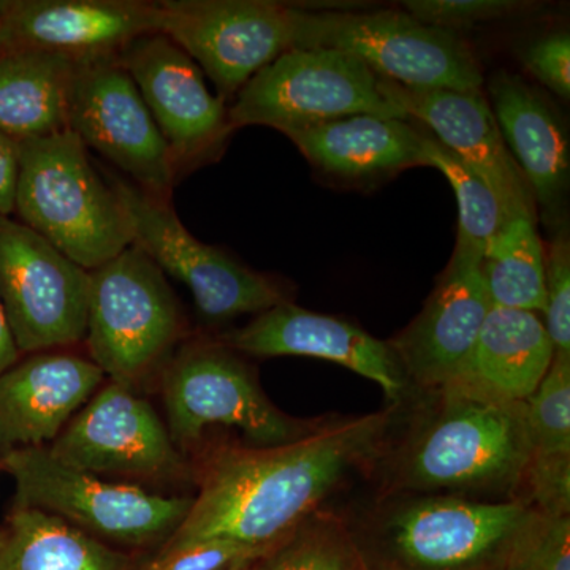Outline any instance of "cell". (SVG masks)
I'll return each mask as SVG.
<instances>
[{
	"label": "cell",
	"instance_id": "cell-2",
	"mask_svg": "<svg viewBox=\"0 0 570 570\" xmlns=\"http://www.w3.org/2000/svg\"><path fill=\"white\" fill-rule=\"evenodd\" d=\"M14 213L86 272L134 245L132 225L89 149L71 130L18 142Z\"/></svg>",
	"mask_w": 570,
	"mask_h": 570
},
{
	"label": "cell",
	"instance_id": "cell-4",
	"mask_svg": "<svg viewBox=\"0 0 570 570\" xmlns=\"http://www.w3.org/2000/svg\"><path fill=\"white\" fill-rule=\"evenodd\" d=\"M534 513L521 501L412 498L354 542L366 570H502Z\"/></svg>",
	"mask_w": 570,
	"mask_h": 570
},
{
	"label": "cell",
	"instance_id": "cell-26",
	"mask_svg": "<svg viewBox=\"0 0 570 570\" xmlns=\"http://www.w3.org/2000/svg\"><path fill=\"white\" fill-rule=\"evenodd\" d=\"M491 306L546 314V250L538 220L513 216L483 247Z\"/></svg>",
	"mask_w": 570,
	"mask_h": 570
},
{
	"label": "cell",
	"instance_id": "cell-32",
	"mask_svg": "<svg viewBox=\"0 0 570 570\" xmlns=\"http://www.w3.org/2000/svg\"><path fill=\"white\" fill-rule=\"evenodd\" d=\"M546 330L557 354L570 355V243L561 224L546 254Z\"/></svg>",
	"mask_w": 570,
	"mask_h": 570
},
{
	"label": "cell",
	"instance_id": "cell-31",
	"mask_svg": "<svg viewBox=\"0 0 570 570\" xmlns=\"http://www.w3.org/2000/svg\"><path fill=\"white\" fill-rule=\"evenodd\" d=\"M406 13L422 24L455 31L528 13L534 7L517 0H407Z\"/></svg>",
	"mask_w": 570,
	"mask_h": 570
},
{
	"label": "cell",
	"instance_id": "cell-30",
	"mask_svg": "<svg viewBox=\"0 0 570 570\" xmlns=\"http://www.w3.org/2000/svg\"><path fill=\"white\" fill-rule=\"evenodd\" d=\"M502 570H570V515L535 512Z\"/></svg>",
	"mask_w": 570,
	"mask_h": 570
},
{
	"label": "cell",
	"instance_id": "cell-14",
	"mask_svg": "<svg viewBox=\"0 0 570 570\" xmlns=\"http://www.w3.org/2000/svg\"><path fill=\"white\" fill-rule=\"evenodd\" d=\"M174 157L179 178L216 159L230 137L228 107L213 96L205 75L164 33L132 41L119 56Z\"/></svg>",
	"mask_w": 570,
	"mask_h": 570
},
{
	"label": "cell",
	"instance_id": "cell-28",
	"mask_svg": "<svg viewBox=\"0 0 570 570\" xmlns=\"http://www.w3.org/2000/svg\"><path fill=\"white\" fill-rule=\"evenodd\" d=\"M254 570H366L354 538L336 520H306Z\"/></svg>",
	"mask_w": 570,
	"mask_h": 570
},
{
	"label": "cell",
	"instance_id": "cell-1",
	"mask_svg": "<svg viewBox=\"0 0 570 570\" xmlns=\"http://www.w3.org/2000/svg\"><path fill=\"white\" fill-rule=\"evenodd\" d=\"M389 425V412H381L318 426L276 448L224 450L163 551L214 539L275 549L354 469L381 452Z\"/></svg>",
	"mask_w": 570,
	"mask_h": 570
},
{
	"label": "cell",
	"instance_id": "cell-24",
	"mask_svg": "<svg viewBox=\"0 0 570 570\" xmlns=\"http://www.w3.org/2000/svg\"><path fill=\"white\" fill-rule=\"evenodd\" d=\"M80 63L55 52L0 55V130L17 142L69 130Z\"/></svg>",
	"mask_w": 570,
	"mask_h": 570
},
{
	"label": "cell",
	"instance_id": "cell-37",
	"mask_svg": "<svg viewBox=\"0 0 570 570\" xmlns=\"http://www.w3.org/2000/svg\"><path fill=\"white\" fill-rule=\"evenodd\" d=\"M20 351L14 346L13 336H11L2 307H0V374L6 373L9 367L20 360Z\"/></svg>",
	"mask_w": 570,
	"mask_h": 570
},
{
	"label": "cell",
	"instance_id": "cell-21",
	"mask_svg": "<svg viewBox=\"0 0 570 570\" xmlns=\"http://www.w3.org/2000/svg\"><path fill=\"white\" fill-rule=\"evenodd\" d=\"M489 92L491 111L535 206L554 212L569 184V141L560 118L538 89L508 70L490 78Z\"/></svg>",
	"mask_w": 570,
	"mask_h": 570
},
{
	"label": "cell",
	"instance_id": "cell-5",
	"mask_svg": "<svg viewBox=\"0 0 570 570\" xmlns=\"http://www.w3.org/2000/svg\"><path fill=\"white\" fill-rule=\"evenodd\" d=\"M294 48L343 52L407 88L482 92V67L466 41L422 24L406 11L296 7Z\"/></svg>",
	"mask_w": 570,
	"mask_h": 570
},
{
	"label": "cell",
	"instance_id": "cell-12",
	"mask_svg": "<svg viewBox=\"0 0 570 570\" xmlns=\"http://www.w3.org/2000/svg\"><path fill=\"white\" fill-rule=\"evenodd\" d=\"M160 33L234 102L250 78L294 50L296 6L272 0H164Z\"/></svg>",
	"mask_w": 570,
	"mask_h": 570
},
{
	"label": "cell",
	"instance_id": "cell-18",
	"mask_svg": "<svg viewBox=\"0 0 570 570\" xmlns=\"http://www.w3.org/2000/svg\"><path fill=\"white\" fill-rule=\"evenodd\" d=\"M377 86L409 119L426 124L436 140L490 187L508 219L524 216L538 220L530 186L510 156L482 92L407 88L379 75Z\"/></svg>",
	"mask_w": 570,
	"mask_h": 570
},
{
	"label": "cell",
	"instance_id": "cell-27",
	"mask_svg": "<svg viewBox=\"0 0 570 570\" xmlns=\"http://www.w3.org/2000/svg\"><path fill=\"white\" fill-rule=\"evenodd\" d=\"M422 154L428 167L438 168L455 190L459 202V236L485 247L508 216L489 186L442 142L422 134Z\"/></svg>",
	"mask_w": 570,
	"mask_h": 570
},
{
	"label": "cell",
	"instance_id": "cell-10",
	"mask_svg": "<svg viewBox=\"0 0 570 570\" xmlns=\"http://www.w3.org/2000/svg\"><path fill=\"white\" fill-rule=\"evenodd\" d=\"M91 272L21 220L0 216V307L20 354L86 340Z\"/></svg>",
	"mask_w": 570,
	"mask_h": 570
},
{
	"label": "cell",
	"instance_id": "cell-7",
	"mask_svg": "<svg viewBox=\"0 0 570 570\" xmlns=\"http://www.w3.org/2000/svg\"><path fill=\"white\" fill-rule=\"evenodd\" d=\"M0 463L17 487L14 509L51 513L96 539L142 546L170 538L193 505V499L105 482L56 460L45 445L10 450Z\"/></svg>",
	"mask_w": 570,
	"mask_h": 570
},
{
	"label": "cell",
	"instance_id": "cell-38",
	"mask_svg": "<svg viewBox=\"0 0 570 570\" xmlns=\"http://www.w3.org/2000/svg\"><path fill=\"white\" fill-rule=\"evenodd\" d=\"M255 564H257V562H255ZM254 566H250V568H246V569H243V570H254Z\"/></svg>",
	"mask_w": 570,
	"mask_h": 570
},
{
	"label": "cell",
	"instance_id": "cell-6",
	"mask_svg": "<svg viewBox=\"0 0 570 570\" xmlns=\"http://www.w3.org/2000/svg\"><path fill=\"white\" fill-rule=\"evenodd\" d=\"M181 333L175 292L138 247L91 272L86 343L111 382L135 387L170 356Z\"/></svg>",
	"mask_w": 570,
	"mask_h": 570
},
{
	"label": "cell",
	"instance_id": "cell-34",
	"mask_svg": "<svg viewBox=\"0 0 570 570\" xmlns=\"http://www.w3.org/2000/svg\"><path fill=\"white\" fill-rule=\"evenodd\" d=\"M523 480L535 512L570 515V455H531Z\"/></svg>",
	"mask_w": 570,
	"mask_h": 570
},
{
	"label": "cell",
	"instance_id": "cell-19",
	"mask_svg": "<svg viewBox=\"0 0 570 570\" xmlns=\"http://www.w3.org/2000/svg\"><path fill=\"white\" fill-rule=\"evenodd\" d=\"M220 343L247 355L313 356L336 363L376 382L395 404L401 403L409 385L389 343L351 322L313 313L291 302L257 314L243 328L220 337Z\"/></svg>",
	"mask_w": 570,
	"mask_h": 570
},
{
	"label": "cell",
	"instance_id": "cell-9",
	"mask_svg": "<svg viewBox=\"0 0 570 570\" xmlns=\"http://www.w3.org/2000/svg\"><path fill=\"white\" fill-rule=\"evenodd\" d=\"M164 404L176 448L194 444L213 425L238 428L257 449L288 444L317 430L281 412L220 341L184 344L165 371Z\"/></svg>",
	"mask_w": 570,
	"mask_h": 570
},
{
	"label": "cell",
	"instance_id": "cell-29",
	"mask_svg": "<svg viewBox=\"0 0 570 570\" xmlns=\"http://www.w3.org/2000/svg\"><path fill=\"white\" fill-rule=\"evenodd\" d=\"M531 455H570V355L557 354L528 397Z\"/></svg>",
	"mask_w": 570,
	"mask_h": 570
},
{
	"label": "cell",
	"instance_id": "cell-16",
	"mask_svg": "<svg viewBox=\"0 0 570 570\" xmlns=\"http://www.w3.org/2000/svg\"><path fill=\"white\" fill-rule=\"evenodd\" d=\"M159 31V2L0 0V55L41 51L97 61L119 58L132 41Z\"/></svg>",
	"mask_w": 570,
	"mask_h": 570
},
{
	"label": "cell",
	"instance_id": "cell-25",
	"mask_svg": "<svg viewBox=\"0 0 570 570\" xmlns=\"http://www.w3.org/2000/svg\"><path fill=\"white\" fill-rule=\"evenodd\" d=\"M0 570H135L121 551L36 509H14L0 535Z\"/></svg>",
	"mask_w": 570,
	"mask_h": 570
},
{
	"label": "cell",
	"instance_id": "cell-8",
	"mask_svg": "<svg viewBox=\"0 0 570 570\" xmlns=\"http://www.w3.org/2000/svg\"><path fill=\"white\" fill-rule=\"evenodd\" d=\"M355 115L409 121L365 63L343 52L303 48L283 52L258 71L228 107L232 129L266 126L284 135Z\"/></svg>",
	"mask_w": 570,
	"mask_h": 570
},
{
	"label": "cell",
	"instance_id": "cell-17",
	"mask_svg": "<svg viewBox=\"0 0 570 570\" xmlns=\"http://www.w3.org/2000/svg\"><path fill=\"white\" fill-rule=\"evenodd\" d=\"M91 474L160 478L179 468L178 449L151 404L126 385H105L48 448Z\"/></svg>",
	"mask_w": 570,
	"mask_h": 570
},
{
	"label": "cell",
	"instance_id": "cell-20",
	"mask_svg": "<svg viewBox=\"0 0 570 570\" xmlns=\"http://www.w3.org/2000/svg\"><path fill=\"white\" fill-rule=\"evenodd\" d=\"M104 376L92 360L73 354L39 352L18 360L0 374V455L55 441Z\"/></svg>",
	"mask_w": 570,
	"mask_h": 570
},
{
	"label": "cell",
	"instance_id": "cell-33",
	"mask_svg": "<svg viewBox=\"0 0 570 570\" xmlns=\"http://www.w3.org/2000/svg\"><path fill=\"white\" fill-rule=\"evenodd\" d=\"M275 549H261L230 540H204L183 549L160 551L145 570H243L264 560Z\"/></svg>",
	"mask_w": 570,
	"mask_h": 570
},
{
	"label": "cell",
	"instance_id": "cell-36",
	"mask_svg": "<svg viewBox=\"0 0 570 570\" xmlns=\"http://www.w3.org/2000/svg\"><path fill=\"white\" fill-rule=\"evenodd\" d=\"M18 165H20L18 142L0 130V216H11L14 213Z\"/></svg>",
	"mask_w": 570,
	"mask_h": 570
},
{
	"label": "cell",
	"instance_id": "cell-15",
	"mask_svg": "<svg viewBox=\"0 0 570 570\" xmlns=\"http://www.w3.org/2000/svg\"><path fill=\"white\" fill-rule=\"evenodd\" d=\"M483 247L456 238L455 249L422 313L387 341L407 381L448 387L466 363L491 307L482 273Z\"/></svg>",
	"mask_w": 570,
	"mask_h": 570
},
{
	"label": "cell",
	"instance_id": "cell-23",
	"mask_svg": "<svg viewBox=\"0 0 570 570\" xmlns=\"http://www.w3.org/2000/svg\"><path fill=\"white\" fill-rule=\"evenodd\" d=\"M322 174L367 179L426 165L422 134L407 121L355 115L285 134Z\"/></svg>",
	"mask_w": 570,
	"mask_h": 570
},
{
	"label": "cell",
	"instance_id": "cell-11",
	"mask_svg": "<svg viewBox=\"0 0 570 570\" xmlns=\"http://www.w3.org/2000/svg\"><path fill=\"white\" fill-rule=\"evenodd\" d=\"M110 184L132 225L134 246L189 288L206 318L227 321L262 314L288 302L283 285L239 264L223 249L205 245L176 216L171 200L142 193L111 175Z\"/></svg>",
	"mask_w": 570,
	"mask_h": 570
},
{
	"label": "cell",
	"instance_id": "cell-3",
	"mask_svg": "<svg viewBox=\"0 0 570 570\" xmlns=\"http://www.w3.org/2000/svg\"><path fill=\"white\" fill-rule=\"evenodd\" d=\"M439 406L401 450L400 489L505 490L523 482L531 460L524 403L456 387L439 390Z\"/></svg>",
	"mask_w": 570,
	"mask_h": 570
},
{
	"label": "cell",
	"instance_id": "cell-13",
	"mask_svg": "<svg viewBox=\"0 0 570 570\" xmlns=\"http://www.w3.org/2000/svg\"><path fill=\"white\" fill-rule=\"evenodd\" d=\"M70 130L124 171L142 193L171 200L179 176L151 112L119 58L81 62L70 105Z\"/></svg>",
	"mask_w": 570,
	"mask_h": 570
},
{
	"label": "cell",
	"instance_id": "cell-35",
	"mask_svg": "<svg viewBox=\"0 0 570 570\" xmlns=\"http://www.w3.org/2000/svg\"><path fill=\"white\" fill-rule=\"evenodd\" d=\"M524 69L543 86L569 100L570 36L568 31L547 33L531 41L520 55Z\"/></svg>",
	"mask_w": 570,
	"mask_h": 570
},
{
	"label": "cell",
	"instance_id": "cell-22",
	"mask_svg": "<svg viewBox=\"0 0 570 570\" xmlns=\"http://www.w3.org/2000/svg\"><path fill=\"white\" fill-rule=\"evenodd\" d=\"M553 356V343L538 314L493 306L466 363L448 387L527 403Z\"/></svg>",
	"mask_w": 570,
	"mask_h": 570
}]
</instances>
